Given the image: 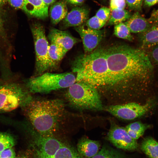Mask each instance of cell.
<instances>
[{"mask_svg": "<svg viewBox=\"0 0 158 158\" xmlns=\"http://www.w3.org/2000/svg\"><path fill=\"white\" fill-rule=\"evenodd\" d=\"M104 48L108 73L101 92L105 97L115 101L145 102L156 95L154 70L145 50L125 44Z\"/></svg>", "mask_w": 158, "mask_h": 158, "instance_id": "cell-1", "label": "cell"}, {"mask_svg": "<svg viewBox=\"0 0 158 158\" xmlns=\"http://www.w3.org/2000/svg\"><path fill=\"white\" fill-rule=\"evenodd\" d=\"M32 126L43 136L53 137L66 115V105L59 99L32 96L21 107Z\"/></svg>", "mask_w": 158, "mask_h": 158, "instance_id": "cell-2", "label": "cell"}, {"mask_svg": "<svg viewBox=\"0 0 158 158\" xmlns=\"http://www.w3.org/2000/svg\"><path fill=\"white\" fill-rule=\"evenodd\" d=\"M72 69L76 74L75 82L88 84L99 92L106 81L108 67L104 47H99L91 52L82 54L73 62Z\"/></svg>", "mask_w": 158, "mask_h": 158, "instance_id": "cell-3", "label": "cell"}, {"mask_svg": "<svg viewBox=\"0 0 158 158\" xmlns=\"http://www.w3.org/2000/svg\"><path fill=\"white\" fill-rule=\"evenodd\" d=\"M72 73H56L48 72L26 79L24 85L30 93L47 94L67 88L75 82Z\"/></svg>", "mask_w": 158, "mask_h": 158, "instance_id": "cell-4", "label": "cell"}, {"mask_svg": "<svg viewBox=\"0 0 158 158\" xmlns=\"http://www.w3.org/2000/svg\"><path fill=\"white\" fill-rule=\"evenodd\" d=\"M65 96L70 105L77 109L101 110L103 109L97 90L87 83L75 82L67 88Z\"/></svg>", "mask_w": 158, "mask_h": 158, "instance_id": "cell-5", "label": "cell"}, {"mask_svg": "<svg viewBox=\"0 0 158 158\" xmlns=\"http://www.w3.org/2000/svg\"><path fill=\"white\" fill-rule=\"evenodd\" d=\"M24 85L9 80L0 81V114L21 107L32 96Z\"/></svg>", "mask_w": 158, "mask_h": 158, "instance_id": "cell-6", "label": "cell"}, {"mask_svg": "<svg viewBox=\"0 0 158 158\" xmlns=\"http://www.w3.org/2000/svg\"><path fill=\"white\" fill-rule=\"evenodd\" d=\"M158 108L157 95L143 103L131 102L105 107L104 109L115 117L126 120H132L151 116Z\"/></svg>", "mask_w": 158, "mask_h": 158, "instance_id": "cell-7", "label": "cell"}, {"mask_svg": "<svg viewBox=\"0 0 158 158\" xmlns=\"http://www.w3.org/2000/svg\"><path fill=\"white\" fill-rule=\"evenodd\" d=\"M35 53V74L39 75L49 70L48 49L49 44L45 29L40 23H35L31 27Z\"/></svg>", "mask_w": 158, "mask_h": 158, "instance_id": "cell-8", "label": "cell"}, {"mask_svg": "<svg viewBox=\"0 0 158 158\" xmlns=\"http://www.w3.org/2000/svg\"><path fill=\"white\" fill-rule=\"evenodd\" d=\"M107 140L116 148L128 151L138 149L137 140L132 138L125 128L121 127L112 121L107 136Z\"/></svg>", "mask_w": 158, "mask_h": 158, "instance_id": "cell-9", "label": "cell"}, {"mask_svg": "<svg viewBox=\"0 0 158 158\" xmlns=\"http://www.w3.org/2000/svg\"><path fill=\"white\" fill-rule=\"evenodd\" d=\"M32 128L35 149L39 158H50L64 144L54 138L42 136Z\"/></svg>", "mask_w": 158, "mask_h": 158, "instance_id": "cell-10", "label": "cell"}, {"mask_svg": "<svg viewBox=\"0 0 158 158\" xmlns=\"http://www.w3.org/2000/svg\"><path fill=\"white\" fill-rule=\"evenodd\" d=\"M5 12H0V67L5 66L12 56V45Z\"/></svg>", "mask_w": 158, "mask_h": 158, "instance_id": "cell-11", "label": "cell"}, {"mask_svg": "<svg viewBox=\"0 0 158 158\" xmlns=\"http://www.w3.org/2000/svg\"><path fill=\"white\" fill-rule=\"evenodd\" d=\"M75 29L81 37L85 54L90 53L99 45L103 36V30L86 28L84 25L75 27Z\"/></svg>", "mask_w": 158, "mask_h": 158, "instance_id": "cell-12", "label": "cell"}, {"mask_svg": "<svg viewBox=\"0 0 158 158\" xmlns=\"http://www.w3.org/2000/svg\"><path fill=\"white\" fill-rule=\"evenodd\" d=\"M48 38L51 43L58 45L66 54L80 41L78 38L72 36L68 31L54 28L50 29Z\"/></svg>", "mask_w": 158, "mask_h": 158, "instance_id": "cell-13", "label": "cell"}, {"mask_svg": "<svg viewBox=\"0 0 158 158\" xmlns=\"http://www.w3.org/2000/svg\"><path fill=\"white\" fill-rule=\"evenodd\" d=\"M89 11L84 7L76 6L68 13L62 20L63 28L76 27L81 25L87 20L89 16Z\"/></svg>", "mask_w": 158, "mask_h": 158, "instance_id": "cell-14", "label": "cell"}, {"mask_svg": "<svg viewBox=\"0 0 158 158\" xmlns=\"http://www.w3.org/2000/svg\"><path fill=\"white\" fill-rule=\"evenodd\" d=\"M48 7L42 0H25L22 9L29 16L44 20L49 16Z\"/></svg>", "mask_w": 158, "mask_h": 158, "instance_id": "cell-15", "label": "cell"}, {"mask_svg": "<svg viewBox=\"0 0 158 158\" xmlns=\"http://www.w3.org/2000/svg\"><path fill=\"white\" fill-rule=\"evenodd\" d=\"M124 23L130 32L134 33L143 32L152 26L148 19L142 16L138 11L131 15Z\"/></svg>", "mask_w": 158, "mask_h": 158, "instance_id": "cell-16", "label": "cell"}, {"mask_svg": "<svg viewBox=\"0 0 158 158\" xmlns=\"http://www.w3.org/2000/svg\"><path fill=\"white\" fill-rule=\"evenodd\" d=\"M100 146L98 141L83 137L80 139L78 143L77 150L82 157L90 158L98 153Z\"/></svg>", "mask_w": 158, "mask_h": 158, "instance_id": "cell-17", "label": "cell"}, {"mask_svg": "<svg viewBox=\"0 0 158 158\" xmlns=\"http://www.w3.org/2000/svg\"><path fill=\"white\" fill-rule=\"evenodd\" d=\"M138 36L140 48L145 50L158 45V26H152Z\"/></svg>", "mask_w": 158, "mask_h": 158, "instance_id": "cell-18", "label": "cell"}, {"mask_svg": "<svg viewBox=\"0 0 158 158\" xmlns=\"http://www.w3.org/2000/svg\"><path fill=\"white\" fill-rule=\"evenodd\" d=\"M67 3L65 0H60L51 4L49 15L51 23L56 25L62 21L68 13Z\"/></svg>", "mask_w": 158, "mask_h": 158, "instance_id": "cell-19", "label": "cell"}, {"mask_svg": "<svg viewBox=\"0 0 158 158\" xmlns=\"http://www.w3.org/2000/svg\"><path fill=\"white\" fill-rule=\"evenodd\" d=\"M66 54L59 46L51 43L48 49L49 70L56 68Z\"/></svg>", "mask_w": 158, "mask_h": 158, "instance_id": "cell-20", "label": "cell"}, {"mask_svg": "<svg viewBox=\"0 0 158 158\" xmlns=\"http://www.w3.org/2000/svg\"><path fill=\"white\" fill-rule=\"evenodd\" d=\"M152 126V124L138 121L129 124L125 128L130 136L137 140L143 135L146 130L151 128Z\"/></svg>", "mask_w": 158, "mask_h": 158, "instance_id": "cell-21", "label": "cell"}, {"mask_svg": "<svg viewBox=\"0 0 158 158\" xmlns=\"http://www.w3.org/2000/svg\"><path fill=\"white\" fill-rule=\"evenodd\" d=\"M140 148L149 158H158V142L152 137L144 138L141 143Z\"/></svg>", "mask_w": 158, "mask_h": 158, "instance_id": "cell-22", "label": "cell"}, {"mask_svg": "<svg viewBox=\"0 0 158 158\" xmlns=\"http://www.w3.org/2000/svg\"><path fill=\"white\" fill-rule=\"evenodd\" d=\"M131 15L129 11L125 9L111 10L108 24L116 25L123 22L128 19Z\"/></svg>", "mask_w": 158, "mask_h": 158, "instance_id": "cell-23", "label": "cell"}, {"mask_svg": "<svg viewBox=\"0 0 158 158\" xmlns=\"http://www.w3.org/2000/svg\"><path fill=\"white\" fill-rule=\"evenodd\" d=\"M90 158H126L119 151L107 146L102 147L98 153Z\"/></svg>", "mask_w": 158, "mask_h": 158, "instance_id": "cell-24", "label": "cell"}, {"mask_svg": "<svg viewBox=\"0 0 158 158\" xmlns=\"http://www.w3.org/2000/svg\"><path fill=\"white\" fill-rule=\"evenodd\" d=\"M50 158H82L78 152L64 144Z\"/></svg>", "mask_w": 158, "mask_h": 158, "instance_id": "cell-25", "label": "cell"}, {"mask_svg": "<svg viewBox=\"0 0 158 158\" xmlns=\"http://www.w3.org/2000/svg\"><path fill=\"white\" fill-rule=\"evenodd\" d=\"M114 33L117 37L132 41L133 37L126 24L124 23H121L115 25L114 27Z\"/></svg>", "mask_w": 158, "mask_h": 158, "instance_id": "cell-26", "label": "cell"}, {"mask_svg": "<svg viewBox=\"0 0 158 158\" xmlns=\"http://www.w3.org/2000/svg\"><path fill=\"white\" fill-rule=\"evenodd\" d=\"M15 144V140L11 135L6 133L0 132V152L12 147Z\"/></svg>", "mask_w": 158, "mask_h": 158, "instance_id": "cell-27", "label": "cell"}, {"mask_svg": "<svg viewBox=\"0 0 158 158\" xmlns=\"http://www.w3.org/2000/svg\"><path fill=\"white\" fill-rule=\"evenodd\" d=\"M145 51L154 67L156 75V73H158V45Z\"/></svg>", "mask_w": 158, "mask_h": 158, "instance_id": "cell-28", "label": "cell"}, {"mask_svg": "<svg viewBox=\"0 0 158 158\" xmlns=\"http://www.w3.org/2000/svg\"><path fill=\"white\" fill-rule=\"evenodd\" d=\"M106 23L100 20L95 16L86 21V25L87 28L98 30L102 28Z\"/></svg>", "mask_w": 158, "mask_h": 158, "instance_id": "cell-29", "label": "cell"}, {"mask_svg": "<svg viewBox=\"0 0 158 158\" xmlns=\"http://www.w3.org/2000/svg\"><path fill=\"white\" fill-rule=\"evenodd\" d=\"M110 13V8L106 7H102L98 10L95 16L100 20L107 23L109 18Z\"/></svg>", "mask_w": 158, "mask_h": 158, "instance_id": "cell-30", "label": "cell"}, {"mask_svg": "<svg viewBox=\"0 0 158 158\" xmlns=\"http://www.w3.org/2000/svg\"><path fill=\"white\" fill-rule=\"evenodd\" d=\"M143 0H125L126 3L130 9L140 11Z\"/></svg>", "mask_w": 158, "mask_h": 158, "instance_id": "cell-31", "label": "cell"}, {"mask_svg": "<svg viewBox=\"0 0 158 158\" xmlns=\"http://www.w3.org/2000/svg\"><path fill=\"white\" fill-rule=\"evenodd\" d=\"M126 4L125 0H110L111 11L114 9H124Z\"/></svg>", "mask_w": 158, "mask_h": 158, "instance_id": "cell-32", "label": "cell"}, {"mask_svg": "<svg viewBox=\"0 0 158 158\" xmlns=\"http://www.w3.org/2000/svg\"><path fill=\"white\" fill-rule=\"evenodd\" d=\"M15 152L12 147L6 149L0 152V158H15Z\"/></svg>", "mask_w": 158, "mask_h": 158, "instance_id": "cell-33", "label": "cell"}, {"mask_svg": "<svg viewBox=\"0 0 158 158\" xmlns=\"http://www.w3.org/2000/svg\"><path fill=\"white\" fill-rule=\"evenodd\" d=\"M148 20L152 26H158V8L152 11Z\"/></svg>", "mask_w": 158, "mask_h": 158, "instance_id": "cell-34", "label": "cell"}, {"mask_svg": "<svg viewBox=\"0 0 158 158\" xmlns=\"http://www.w3.org/2000/svg\"><path fill=\"white\" fill-rule=\"evenodd\" d=\"M25 0H7L10 5L16 9H22Z\"/></svg>", "mask_w": 158, "mask_h": 158, "instance_id": "cell-35", "label": "cell"}, {"mask_svg": "<svg viewBox=\"0 0 158 158\" xmlns=\"http://www.w3.org/2000/svg\"><path fill=\"white\" fill-rule=\"evenodd\" d=\"M67 3L75 6L81 5L85 0H65Z\"/></svg>", "mask_w": 158, "mask_h": 158, "instance_id": "cell-36", "label": "cell"}, {"mask_svg": "<svg viewBox=\"0 0 158 158\" xmlns=\"http://www.w3.org/2000/svg\"><path fill=\"white\" fill-rule=\"evenodd\" d=\"M145 5L148 7L153 6L158 3V0H144Z\"/></svg>", "mask_w": 158, "mask_h": 158, "instance_id": "cell-37", "label": "cell"}, {"mask_svg": "<svg viewBox=\"0 0 158 158\" xmlns=\"http://www.w3.org/2000/svg\"><path fill=\"white\" fill-rule=\"evenodd\" d=\"M44 3L49 7L58 0H42Z\"/></svg>", "mask_w": 158, "mask_h": 158, "instance_id": "cell-38", "label": "cell"}, {"mask_svg": "<svg viewBox=\"0 0 158 158\" xmlns=\"http://www.w3.org/2000/svg\"><path fill=\"white\" fill-rule=\"evenodd\" d=\"M7 0H0V12H4L3 10V7L7 3Z\"/></svg>", "mask_w": 158, "mask_h": 158, "instance_id": "cell-39", "label": "cell"}, {"mask_svg": "<svg viewBox=\"0 0 158 158\" xmlns=\"http://www.w3.org/2000/svg\"><path fill=\"white\" fill-rule=\"evenodd\" d=\"M15 158H22L20 157H16Z\"/></svg>", "mask_w": 158, "mask_h": 158, "instance_id": "cell-40", "label": "cell"}, {"mask_svg": "<svg viewBox=\"0 0 158 158\" xmlns=\"http://www.w3.org/2000/svg\"></svg>", "mask_w": 158, "mask_h": 158, "instance_id": "cell-41", "label": "cell"}]
</instances>
